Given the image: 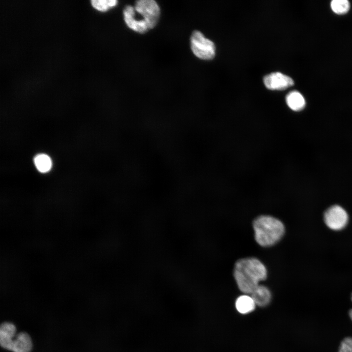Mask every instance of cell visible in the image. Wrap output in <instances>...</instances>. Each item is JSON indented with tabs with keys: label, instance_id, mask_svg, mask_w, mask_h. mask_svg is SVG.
Segmentation results:
<instances>
[{
	"label": "cell",
	"instance_id": "6da1fadb",
	"mask_svg": "<svg viewBox=\"0 0 352 352\" xmlns=\"http://www.w3.org/2000/svg\"><path fill=\"white\" fill-rule=\"evenodd\" d=\"M234 275L240 290L245 294H251L259 283L266 278L267 271L258 259L247 258L236 262Z\"/></svg>",
	"mask_w": 352,
	"mask_h": 352
},
{
	"label": "cell",
	"instance_id": "7a4b0ae2",
	"mask_svg": "<svg viewBox=\"0 0 352 352\" xmlns=\"http://www.w3.org/2000/svg\"><path fill=\"white\" fill-rule=\"evenodd\" d=\"M255 238L262 246L269 247L277 243L285 234L284 224L269 216H261L253 221Z\"/></svg>",
	"mask_w": 352,
	"mask_h": 352
},
{
	"label": "cell",
	"instance_id": "3957f363",
	"mask_svg": "<svg viewBox=\"0 0 352 352\" xmlns=\"http://www.w3.org/2000/svg\"><path fill=\"white\" fill-rule=\"evenodd\" d=\"M190 43L192 51L198 58L208 60L214 57L216 47L214 43L206 38L200 31L193 32Z\"/></svg>",
	"mask_w": 352,
	"mask_h": 352
},
{
	"label": "cell",
	"instance_id": "277c9868",
	"mask_svg": "<svg viewBox=\"0 0 352 352\" xmlns=\"http://www.w3.org/2000/svg\"><path fill=\"white\" fill-rule=\"evenodd\" d=\"M135 11L143 18L150 29L154 28L159 19L160 10L157 2L154 0H139L135 2Z\"/></svg>",
	"mask_w": 352,
	"mask_h": 352
},
{
	"label": "cell",
	"instance_id": "5b68a950",
	"mask_svg": "<svg viewBox=\"0 0 352 352\" xmlns=\"http://www.w3.org/2000/svg\"><path fill=\"white\" fill-rule=\"evenodd\" d=\"M324 219L326 225L330 229L339 231L344 228L349 220L348 214L341 206L334 205L325 212Z\"/></svg>",
	"mask_w": 352,
	"mask_h": 352
},
{
	"label": "cell",
	"instance_id": "8992f818",
	"mask_svg": "<svg viewBox=\"0 0 352 352\" xmlns=\"http://www.w3.org/2000/svg\"><path fill=\"white\" fill-rule=\"evenodd\" d=\"M263 81L265 87L270 90H284L294 85L291 78L279 72L265 75Z\"/></svg>",
	"mask_w": 352,
	"mask_h": 352
},
{
	"label": "cell",
	"instance_id": "52a82bcc",
	"mask_svg": "<svg viewBox=\"0 0 352 352\" xmlns=\"http://www.w3.org/2000/svg\"><path fill=\"white\" fill-rule=\"evenodd\" d=\"M125 22L130 29L140 34L148 32L150 28L147 23L143 20L139 21L135 18L134 7L128 5L123 10Z\"/></svg>",
	"mask_w": 352,
	"mask_h": 352
},
{
	"label": "cell",
	"instance_id": "ba28073f",
	"mask_svg": "<svg viewBox=\"0 0 352 352\" xmlns=\"http://www.w3.org/2000/svg\"><path fill=\"white\" fill-rule=\"evenodd\" d=\"M16 328L11 322H5L0 327V344L2 348L11 351L12 343L16 336Z\"/></svg>",
	"mask_w": 352,
	"mask_h": 352
},
{
	"label": "cell",
	"instance_id": "9c48e42d",
	"mask_svg": "<svg viewBox=\"0 0 352 352\" xmlns=\"http://www.w3.org/2000/svg\"><path fill=\"white\" fill-rule=\"evenodd\" d=\"M33 344L30 336L25 332H21L14 338L11 351L13 352H31Z\"/></svg>",
	"mask_w": 352,
	"mask_h": 352
},
{
	"label": "cell",
	"instance_id": "30bf717a",
	"mask_svg": "<svg viewBox=\"0 0 352 352\" xmlns=\"http://www.w3.org/2000/svg\"><path fill=\"white\" fill-rule=\"evenodd\" d=\"M251 294L256 305L260 307L267 306L271 301L270 291L264 286L259 285Z\"/></svg>",
	"mask_w": 352,
	"mask_h": 352
},
{
	"label": "cell",
	"instance_id": "8fae6325",
	"mask_svg": "<svg viewBox=\"0 0 352 352\" xmlns=\"http://www.w3.org/2000/svg\"><path fill=\"white\" fill-rule=\"evenodd\" d=\"M256 305L252 297L246 294L238 297L235 302L237 311L242 314H246L253 311Z\"/></svg>",
	"mask_w": 352,
	"mask_h": 352
},
{
	"label": "cell",
	"instance_id": "7c38bea8",
	"mask_svg": "<svg viewBox=\"0 0 352 352\" xmlns=\"http://www.w3.org/2000/svg\"><path fill=\"white\" fill-rule=\"evenodd\" d=\"M286 100L288 107L296 111L302 110L306 105L304 97L299 92L296 90L289 92L286 96Z\"/></svg>",
	"mask_w": 352,
	"mask_h": 352
},
{
	"label": "cell",
	"instance_id": "4fadbf2b",
	"mask_svg": "<svg viewBox=\"0 0 352 352\" xmlns=\"http://www.w3.org/2000/svg\"><path fill=\"white\" fill-rule=\"evenodd\" d=\"M34 162L37 170L41 173L48 172L52 167L51 158L48 155L44 154L37 155L34 158Z\"/></svg>",
	"mask_w": 352,
	"mask_h": 352
},
{
	"label": "cell",
	"instance_id": "5bb4252c",
	"mask_svg": "<svg viewBox=\"0 0 352 352\" xmlns=\"http://www.w3.org/2000/svg\"><path fill=\"white\" fill-rule=\"evenodd\" d=\"M330 7L335 13L343 15L349 11L350 3L347 0H333L330 2Z\"/></svg>",
	"mask_w": 352,
	"mask_h": 352
},
{
	"label": "cell",
	"instance_id": "9a60e30c",
	"mask_svg": "<svg viewBox=\"0 0 352 352\" xmlns=\"http://www.w3.org/2000/svg\"><path fill=\"white\" fill-rule=\"evenodd\" d=\"M92 6L101 11H105L115 6L118 1L116 0H91Z\"/></svg>",
	"mask_w": 352,
	"mask_h": 352
},
{
	"label": "cell",
	"instance_id": "2e32d148",
	"mask_svg": "<svg viewBox=\"0 0 352 352\" xmlns=\"http://www.w3.org/2000/svg\"><path fill=\"white\" fill-rule=\"evenodd\" d=\"M338 352H352V337H345L341 341Z\"/></svg>",
	"mask_w": 352,
	"mask_h": 352
},
{
	"label": "cell",
	"instance_id": "e0dca14e",
	"mask_svg": "<svg viewBox=\"0 0 352 352\" xmlns=\"http://www.w3.org/2000/svg\"><path fill=\"white\" fill-rule=\"evenodd\" d=\"M351 299L352 301V296H351ZM349 315L350 318L352 320V309H350V310L349 311Z\"/></svg>",
	"mask_w": 352,
	"mask_h": 352
}]
</instances>
